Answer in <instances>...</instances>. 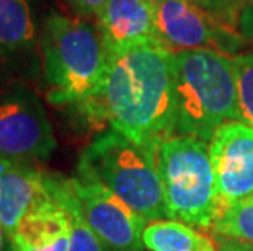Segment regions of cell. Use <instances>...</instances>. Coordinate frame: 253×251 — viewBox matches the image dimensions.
I'll list each match as a JSON object with an SVG mask.
<instances>
[{
    "label": "cell",
    "instance_id": "1",
    "mask_svg": "<svg viewBox=\"0 0 253 251\" xmlns=\"http://www.w3.org/2000/svg\"><path fill=\"white\" fill-rule=\"evenodd\" d=\"M77 108L91 124H110L154 153L175 136L173 54L159 41L108 51L100 88Z\"/></svg>",
    "mask_w": 253,
    "mask_h": 251
},
{
    "label": "cell",
    "instance_id": "2",
    "mask_svg": "<svg viewBox=\"0 0 253 251\" xmlns=\"http://www.w3.org/2000/svg\"><path fill=\"white\" fill-rule=\"evenodd\" d=\"M175 136L209 142L229 121H240L232 57L209 49L173 54Z\"/></svg>",
    "mask_w": 253,
    "mask_h": 251
},
{
    "label": "cell",
    "instance_id": "3",
    "mask_svg": "<svg viewBox=\"0 0 253 251\" xmlns=\"http://www.w3.org/2000/svg\"><path fill=\"white\" fill-rule=\"evenodd\" d=\"M108 67L100 31L82 18L54 13L42 36V71L54 106H79L100 88Z\"/></svg>",
    "mask_w": 253,
    "mask_h": 251
},
{
    "label": "cell",
    "instance_id": "4",
    "mask_svg": "<svg viewBox=\"0 0 253 251\" xmlns=\"http://www.w3.org/2000/svg\"><path fill=\"white\" fill-rule=\"evenodd\" d=\"M77 173L111 191L147 222L170 218L154 153L121 132L96 136L80 153Z\"/></svg>",
    "mask_w": 253,
    "mask_h": 251
},
{
    "label": "cell",
    "instance_id": "5",
    "mask_svg": "<svg viewBox=\"0 0 253 251\" xmlns=\"http://www.w3.org/2000/svg\"><path fill=\"white\" fill-rule=\"evenodd\" d=\"M170 218L190 227L211 228L219 214L209 143L190 136H171L154 152Z\"/></svg>",
    "mask_w": 253,
    "mask_h": 251
},
{
    "label": "cell",
    "instance_id": "6",
    "mask_svg": "<svg viewBox=\"0 0 253 251\" xmlns=\"http://www.w3.org/2000/svg\"><path fill=\"white\" fill-rule=\"evenodd\" d=\"M56 147L51 121L35 92L23 85L0 92V157L31 163L47 160Z\"/></svg>",
    "mask_w": 253,
    "mask_h": 251
},
{
    "label": "cell",
    "instance_id": "7",
    "mask_svg": "<svg viewBox=\"0 0 253 251\" xmlns=\"http://www.w3.org/2000/svg\"><path fill=\"white\" fill-rule=\"evenodd\" d=\"M159 42L171 54L209 49L237 56L247 44L235 26L225 25L191 0H167L155 7Z\"/></svg>",
    "mask_w": 253,
    "mask_h": 251
},
{
    "label": "cell",
    "instance_id": "8",
    "mask_svg": "<svg viewBox=\"0 0 253 251\" xmlns=\"http://www.w3.org/2000/svg\"><path fill=\"white\" fill-rule=\"evenodd\" d=\"M69 184L79 202L80 212L110 251H144L142 233L147 220L126 202L95 181L75 176Z\"/></svg>",
    "mask_w": 253,
    "mask_h": 251
},
{
    "label": "cell",
    "instance_id": "9",
    "mask_svg": "<svg viewBox=\"0 0 253 251\" xmlns=\"http://www.w3.org/2000/svg\"><path fill=\"white\" fill-rule=\"evenodd\" d=\"M208 143L219 211L253 196V127L242 121H229Z\"/></svg>",
    "mask_w": 253,
    "mask_h": 251
},
{
    "label": "cell",
    "instance_id": "10",
    "mask_svg": "<svg viewBox=\"0 0 253 251\" xmlns=\"http://www.w3.org/2000/svg\"><path fill=\"white\" fill-rule=\"evenodd\" d=\"M51 197L47 175L28 162L0 157V223L12 238L21 220Z\"/></svg>",
    "mask_w": 253,
    "mask_h": 251
},
{
    "label": "cell",
    "instance_id": "11",
    "mask_svg": "<svg viewBox=\"0 0 253 251\" xmlns=\"http://www.w3.org/2000/svg\"><path fill=\"white\" fill-rule=\"evenodd\" d=\"M96 18L108 51L159 41L155 7L144 0H108L96 12Z\"/></svg>",
    "mask_w": 253,
    "mask_h": 251
},
{
    "label": "cell",
    "instance_id": "12",
    "mask_svg": "<svg viewBox=\"0 0 253 251\" xmlns=\"http://www.w3.org/2000/svg\"><path fill=\"white\" fill-rule=\"evenodd\" d=\"M21 251H69L71 225L66 212L52 196L36 206L10 238Z\"/></svg>",
    "mask_w": 253,
    "mask_h": 251
},
{
    "label": "cell",
    "instance_id": "13",
    "mask_svg": "<svg viewBox=\"0 0 253 251\" xmlns=\"http://www.w3.org/2000/svg\"><path fill=\"white\" fill-rule=\"evenodd\" d=\"M144 247L150 251H216L212 242L180 220H152L144 228Z\"/></svg>",
    "mask_w": 253,
    "mask_h": 251
},
{
    "label": "cell",
    "instance_id": "14",
    "mask_svg": "<svg viewBox=\"0 0 253 251\" xmlns=\"http://www.w3.org/2000/svg\"><path fill=\"white\" fill-rule=\"evenodd\" d=\"M47 188H49L52 199L62 207L69 218V225H71V248L69 251H110L85 222L79 202L69 184V178L47 175Z\"/></svg>",
    "mask_w": 253,
    "mask_h": 251
},
{
    "label": "cell",
    "instance_id": "15",
    "mask_svg": "<svg viewBox=\"0 0 253 251\" xmlns=\"http://www.w3.org/2000/svg\"><path fill=\"white\" fill-rule=\"evenodd\" d=\"M36 26L26 0H0V47L21 49L33 44Z\"/></svg>",
    "mask_w": 253,
    "mask_h": 251
},
{
    "label": "cell",
    "instance_id": "16",
    "mask_svg": "<svg viewBox=\"0 0 253 251\" xmlns=\"http://www.w3.org/2000/svg\"><path fill=\"white\" fill-rule=\"evenodd\" d=\"M211 230L222 240L253 245V196L222 207Z\"/></svg>",
    "mask_w": 253,
    "mask_h": 251
},
{
    "label": "cell",
    "instance_id": "17",
    "mask_svg": "<svg viewBox=\"0 0 253 251\" xmlns=\"http://www.w3.org/2000/svg\"><path fill=\"white\" fill-rule=\"evenodd\" d=\"M240 121L253 127V51L232 57Z\"/></svg>",
    "mask_w": 253,
    "mask_h": 251
},
{
    "label": "cell",
    "instance_id": "18",
    "mask_svg": "<svg viewBox=\"0 0 253 251\" xmlns=\"http://www.w3.org/2000/svg\"><path fill=\"white\" fill-rule=\"evenodd\" d=\"M191 2L219 21L235 26V28L240 12L244 8V0H191Z\"/></svg>",
    "mask_w": 253,
    "mask_h": 251
},
{
    "label": "cell",
    "instance_id": "19",
    "mask_svg": "<svg viewBox=\"0 0 253 251\" xmlns=\"http://www.w3.org/2000/svg\"><path fill=\"white\" fill-rule=\"evenodd\" d=\"M237 30L247 41L253 39V5H247L242 8L239 21H237Z\"/></svg>",
    "mask_w": 253,
    "mask_h": 251
},
{
    "label": "cell",
    "instance_id": "20",
    "mask_svg": "<svg viewBox=\"0 0 253 251\" xmlns=\"http://www.w3.org/2000/svg\"><path fill=\"white\" fill-rule=\"evenodd\" d=\"M71 2L80 10V12L96 15V12H98L108 0H71Z\"/></svg>",
    "mask_w": 253,
    "mask_h": 251
},
{
    "label": "cell",
    "instance_id": "21",
    "mask_svg": "<svg viewBox=\"0 0 253 251\" xmlns=\"http://www.w3.org/2000/svg\"><path fill=\"white\" fill-rule=\"evenodd\" d=\"M220 248H224V250H227V251H239L235 248V245L232 240H222L220 242Z\"/></svg>",
    "mask_w": 253,
    "mask_h": 251
},
{
    "label": "cell",
    "instance_id": "22",
    "mask_svg": "<svg viewBox=\"0 0 253 251\" xmlns=\"http://www.w3.org/2000/svg\"><path fill=\"white\" fill-rule=\"evenodd\" d=\"M234 242V240H232ZM235 248L239 251H253V245H249V243H240V242H234Z\"/></svg>",
    "mask_w": 253,
    "mask_h": 251
},
{
    "label": "cell",
    "instance_id": "23",
    "mask_svg": "<svg viewBox=\"0 0 253 251\" xmlns=\"http://www.w3.org/2000/svg\"><path fill=\"white\" fill-rule=\"evenodd\" d=\"M3 227L2 223H0V251H3Z\"/></svg>",
    "mask_w": 253,
    "mask_h": 251
},
{
    "label": "cell",
    "instance_id": "24",
    "mask_svg": "<svg viewBox=\"0 0 253 251\" xmlns=\"http://www.w3.org/2000/svg\"><path fill=\"white\" fill-rule=\"evenodd\" d=\"M144 2H147V3H150V5H154V7H157V5L167 2V0H144Z\"/></svg>",
    "mask_w": 253,
    "mask_h": 251
},
{
    "label": "cell",
    "instance_id": "25",
    "mask_svg": "<svg viewBox=\"0 0 253 251\" xmlns=\"http://www.w3.org/2000/svg\"><path fill=\"white\" fill-rule=\"evenodd\" d=\"M8 251H21V248L20 247H17L13 242H10V248H8Z\"/></svg>",
    "mask_w": 253,
    "mask_h": 251
},
{
    "label": "cell",
    "instance_id": "26",
    "mask_svg": "<svg viewBox=\"0 0 253 251\" xmlns=\"http://www.w3.org/2000/svg\"><path fill=\"white\" fill-rule=\"evenodd\" d=\"M247 5H253V0H244V7H247Z\"/></svg>",
    "mask_w": 253,
    "mask_h": 251
}]
</instances>
